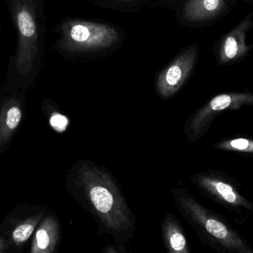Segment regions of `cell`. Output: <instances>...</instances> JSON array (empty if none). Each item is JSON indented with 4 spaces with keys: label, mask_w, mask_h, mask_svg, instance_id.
<instances>
[{
    "label": "cell",
    "mask_w": 253,
    "mask_h": 253,
    "mask_svg": "<svg viewBox=\"0 0 253 253\" xmlns=\"http://www.w3.org/2000/svg\"><path fill=\"white\" fill-rule=\"evenodd\" d=\"M67 189L79 206L94 220L98 236H111L126 245L133 239L136 218L120 184L105 166L79 159L67 175Z\"/></svg>",
    "instance_id": "cell-1"
},
{
    "label": "cell",
    "mask_w": 253,
    "mask_h": 253,
    "mask_svg": "<svg viewBox=\"0 0 253 253\" xmlns=\"http://www.w3.org/2000/svg\"><path fill=\"white\" fill-rule=\"evenodd\" d=\"M171 196L205 247L219 253H253L252 247L227 218L201 203L188 190L172 188Z\"/></svg>",
    "instance_id": "cell-2"
},
{
    "label": "cell",
    "mask_w": 253,
    "mask_h": 253,
    "mask_svg": "<svg viewBox=\"0 0 253 253\" xmlns=\"http://www.w3.org/2000/svg\"><path fill=\"white\" fill-rule=\"evenodd\" d=\"M192 184L204 197L225 208L241 224L253 215V203L242 193L237 180L218 169H207L190 176Z\"/></svg>",
    "instance_id": "cell-3"
},
{
    "label": "cell",
    "mask_w": 253,
    "mask_h": 253,
    "mask_svg": "<svg viewBox=\"0 0 253 253\" xmlns=\"http://www.w3.org/2000/svg\"><path fill=\"white\" fill-rule=\"evenodd\" d=\"M243 106H253V92L245 90L215 95L186 120L184 133L187 141L190 144L200 141L222 113L231 110H239Z\"/></svg>",
    "instance_id": "cell-4"
},
{
    "label": "cell",
    "mask_w": 253,
    "mask_h": 253,
    "mask_svg": "<svg viewBox=\"0 0 253 253\" xmlns=\"http://www.w3.org/2000/svg\"><path fill=\"white\" fill-rule=\"evenodd\" d=\"M63 32L67 46L77 52L108 49L120 37L111 25L87 21H69L64 26Z\"/></svg>",
    "instance_id": "cell-5"
},
{
    "label": "cell",
    "mask_w": 253,
    "mask_h": 253,
    "mask_svg": "<svg viewBox=\"0 0 253 253\" xmlns=\"http://www.w3.org/2000/svg\"><path fill=\"white\" fill-rule=\"evenodd\" d=\"M198 51L197 46L187 48L158 75L156 87L160 98L168 99L184 86L194 68Z\"/></svg>",
    "instance_id": "cell-6"
},
{
    "label": "cell",
    "mask_w": 253,
    "mask_h": 253,
    "mask_svg": "<svg viewBox=\"0 0 253 253\" xmlns=\"http://www.w3.org/2000/svg\"><path fill=\"white\" fill-rule=\"evenodd\" d=\"M253 11L221 39L218 53L221 65H228L243 59L252 49V46L247 45V36L253 28Z\"/></svg>",
    "instance_id": "cell-7"
},
{
    "label": "cell",
    "mask_w": 253,
    "mask_h": 253,
    "mask_svg": "<svg viewBox=\"0 0 253 253\" xmlns=\"http://www.w3.org/2000/svg\"><path fill=\"white\" fill-rule=\"evenodd\" d=\"M164 245L169 253H190V245L181 223L172 212H168L161 224Z\"/></svg>",
    "instance_id": "cell-8"
},
{
    "label": "cell",
    "mask_w": 253,
    "mask_h": 253,
    "mask_svg": "<svg viewBox=\"0 0 253 253\" xmlns=\"http://www.w3.org/2000/svg\"><path fill=\"white\" fill-rule=\"evenodd\" d=\"M225 8V0H187L183 16L190 22H203L217 17Z\"/></svg>",
    "instance_id": "cell-9"
},
{
    "label": "cell",
    "mask_w": 253,
    "mask_h": 253,
    "mask_svg": "<svg viewBox=\"0 0 253 253\" xmlns=\"http://www.w3.org/2000/svg\"><path fill=\"white\" fill-rule=\"evenodd\" d=\"M59 226L54 217H48L36 235L35 252L52 253L59 240Z\"/></svg>",
    "instance_id": "cell-10"
},
{
    "label": "cell",
    "mask_w": 253,
    "mask_h": 253,
    "mask_svg": "<svg viewBox=\"0 0 253 253\" xmlns=\"http://www.w3.org/2000/svg\"><path fill=\"white\" fill-rule=\"evenodd\" d=\"M214 150L253 157V138L244 135L226 137L212 145Z\"/></svg>",
    "instance_id": "cell-11"
},
{
    "label": "cell",
    "mask_w": 253,
    "mask_h": 253,
    "mask_svg": "<svg viewBox=\"0 0 253 253\" xmlns=\"http://www.w3.org/2000/svg\"><path fill=\"white\" fill-rule=\"evenodd\" d=\"M18 26L21 34L25 37H31L36 32V25L31 15L26 10H22L18 14Z\"/></svg>",
    "instance_id": "cell-12"
},
{
    "label": "cell",
    "mask_w": 253,
    "mask_h": 253,
    "mask_svg": "<svg viewBox=\"0 0 253 253\" xmlns=\"http://www.w3.org/2000/svg\"><path fill=\"white\" fill-rule=\"evenodd\" d=\"M22 118V112L19 107L13 106L7 110L6 113L5 120H4V128L2 129L1 136L5 138L7 134H10L12 131L14 130Z\"/></svg>",
    "instance_id": "cell-13"
},
{
    "label": "cell",
    "mask_w": 253,
    "mask_h": 253,
    "mask_svg": "<svg viewBox=\"0 0 253 253\" xmlns=\"http://www.w3.org/2000/svg\"><path fill=\"white\" fill-rule=\"evenodd\" d=\"M34 223H25L15 229L13 233V239L16 243L26 242L34 230Z\"/></svg>",
    "instance_id": "cell-14"
},
{
    "label": "cell",
    "mask_w": 253,
    "mask_h": 253,
    "mask_svg": "<svg viewBox=\"0 0 253 253\" xmlns=\"http://www.w3.org/2000/svg\"><path fill=\"white\" fill-rule=\"evenodd\" d=\"M50 124L56 130L62 132L66 128L68 120L65 116L59 114H54L50 119Z\"/></svg>",
    "instance_id": "cell-15"
},
{
    "label": "cell",
    "mask_w": 253,
    "mask_h": 253,
    "mask_svg": "<svg viewBox=\"0 0 253 253\" xmlns=\"http://www.w3.org/2000/svg\"><path fill=\"white\" fill-rule=\"evenodd\" d=\"M126 247L125 245L116 243V245H108L104 247L102 249L103 253H126Z\"/></svg>",
    "instance_id": "cell-16"
}]
</instances>
